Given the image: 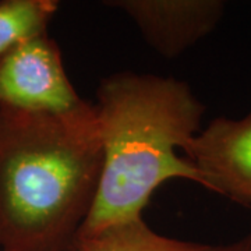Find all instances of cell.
<instances>
[{
  "mask_svg": "<svg viewBox=\"0 0 251 251\" xmlns=\"http://www.w3.org/2000/svg\"><path fill=\"white\" fill-rule=\"evenodd\" d=\"M103 168L94 105L66 113L0 108V251H69Z\"/></svg>",
  "mask_w": 251,
  "mask_h": 251,
  "instance_id": "cell-1",
  "label": "cell"
},
{
  "mask_svg": "<svg viewBox=\"0 0 251 251\" xmlns=\"http://www.w3.org/2000/svg\"><path fill=\"white\" fill-rule=\"evenodd\" d=\"M97 95L94 109L103 168L80 232L141 218L153 191L168 180L204 186L200 172L177 155L200 133L205 112L187 82L155 74L115 73L102 80Z\"/></svg>",
  "mask_w": 251,
  "mask_h": 251,
  "instance_id": "cell-2",
  "label": "cell"
},
{
  "mask_svg": "<svg viewBox=\"0 0 251 251\" xmlns=\"http://www.w3.org/2000/svg\"><path fill=\"white\" fill-rule=\"evenodd\" d=\"M85 102L66 74L59 46L48 34L0 57V108L66 113Z\"/></svg>",
  "mask_w": 251,
  "mask_h": 251,
  "instance_id": "cell-3",
  "label": "cell"
},
{
  "mask_svg": "<svg viewBox=\"0 0 251 251\" xmlns=\"http://www.w3.org/2000/svg\"><path fill=\"white\" fill-rule=\"evenodd\" d=\"M183 152L206 190L251 208V112L240 119L216 117Z\"/></svg>",
  "mask_w": 251,
  "mask_h": 251,
  "instance_id": "cell-4",
  "label": "cell"
},
{
  "mask_svg": "<svg viewBox=\"0 0 251 251\" xmlns=\"http://www.w3.org/2000/svg\"><path fill=\"white\" fill-rule=\"evenodd\" d=\"M105 4L125 11L147 44L168 59L209 35L226 9L222 0H117Z\"/></svg>",
  "mask_w": 251,
  "mask_h": 251,
  "instance_id": "cell-5",
  "label": "cell"
},
{
  "mask_svg": "<svg viewBox=\"0 0 251 251\" xmlns=\"http://www.w3.org/2000/svg\"><path fill=\"white\" fill-rule=\"evenodd\" d=\"M209 244L172 239L153 232L143 216L109 225L95 232H80L75 251H208Z\"/></svg>",
  "mask_w": 251,
  "mask_h": 251,
  "instance_id": "cell-6",
  "label": "cell"
},
{
  "mask_svg": "<svg viewBox=\"0 0 251 251\" xmlns=\"http://www.w3.org/2000/svg\"><path fill=\"white\" fill-rule=\"evenodd\" d=\"M57 9L56 0L0 1V57L29 39L46 35Z\"/></svg>",
  "mask_w": 251,
  "mask_h": 251,
  "instance_id": "cell-7",
  "label": "cell"
},
{
  "mask_svg": "<svg viewBox=\"0 0 251 251\" xmlns=\"http://www.w3.org/2000/svg\"><path fill=\"white\" fill-rule=\"evenodd\" d=\"M208 251H251V232L225 246H211Z\"/></svg>",
  "mask_w": 251,
  "mask_h": 251,
  "instance_id": "cell-8",
  "label": "cell"
},
{
  "mask_svg": "<svg viewBox=\"0 0 251 251\" xmlns=\"http://www.w3.org/2000/svg\"><path fill=\"white\" fill-rule=\"evenodd\" d=\"M69 251H75V249H74V247H73L72 250H69Z\"/></svg>",
  "mask_w": 251,
  "mask_h": 251,
  "instance_id": "cell-9",
  "label": "cell"
}]
</instances>
